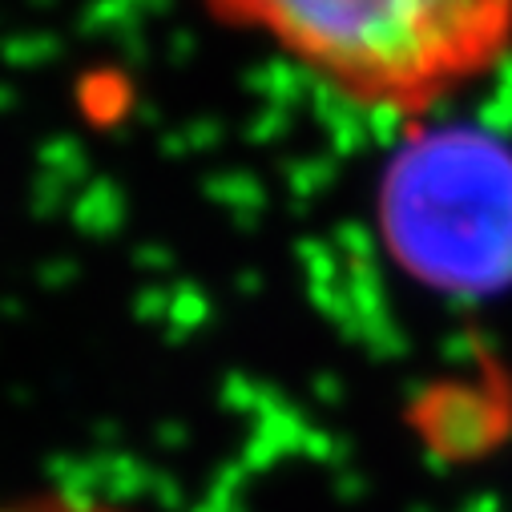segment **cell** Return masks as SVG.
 <instances>
[{"label": "cell", "instance_id": "3957f363", "mask_svg": "<svg viewBox=\"0 0 512 512\" xmlns=\"http://www.w3.org/2000/svg\"><path fill=\"white\" fill-rule=\"evenodd\" d=\"M0 512H134V508H125L109 496L77 492V488H53V492H33V496L0 504Z\"/></svg>", "mask_w": 512, "mask_h": 512}, {"label": "cell", "instance_id": "7a4b0ae2", "mask_svg": "<svg viewBox=\"0 0 512 512\" xmlns=\"http://www.w3.org/2000/svg\"><path fill=\"white\" fill-rule=\"evenodd\" d=\"M400 154L388 186L408 242L440 250L444 271L464 283H508L512 146L464 125H428Z\"/></svg>", "mask_w": 512, "mask_h": 512}, {"label": "cell", "instance_id": "6da1fadb", "mask_svg": "<svg viewBox=\"0 0 512 512\" xmlns=\"http://www.w3.org/2000/svg\"><path fill=\"white\" fill-rule=\"evenodd\" d=\"M339 101L428 121L512 53V0H194Z\"/></svg>", "mask_w": 512, "mask_h": 512}]
</instances>
